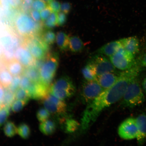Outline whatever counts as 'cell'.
<instances>
[{
    "label": "cell",
    "instance_id": "obj_1",
    "mask_svg": "<svg viewBox=\"0 0 146 146\" xmlns=\"http://www.w3.org/2000/svg\"><path fill=\"white\" fill-rule=\"evenodd\" d=\"M140 70L139 67L135 66L119 73L117 80L112 86L104 90L88 104L81 119L82 130H87L104 110L122 99L129 84L138 77Z\"/></svg>",
    "mask_w": 146,
    "mask_h": 146
},
{
    "label": "cell",
    "instance_id": "obj_2",
    "mask_svg": "<svg viewBox=\"0 0 146 146\" xmlns=\"http://www.w3.org/2000/svg\"><path fill=\"white\" fill-rule=\"evenodd\" d=\"M17 33L23 38L39 34L43 30V22L37 23L25 13H18L12 23Z\"/></svg>",
    "mask_w": 146,
    "mask_h": 146
},
{
    "label": "cell",
    "instance_id": "obj_3",
    "mask_svg": "<svg viewBox=\"0 0 146 146\" xmlns=\"http://www.w3.org/2000/svg\"><path fill=\"white\" fill-rule=\"evenodd\" d=\"M145 101V96L137 77L128 87L122 98L121 104L124 107L133 108L141 105Z\"/></svg>",
    "mask_w": 146,
    "mask_h": 146
},
{
    "label": "cell",
    "instance_id": "obj_4",
    "mask_svg": "<svg viewBox=\"0 0 146 146\" xmlns=\"http://www.w3.org/2000/svg\"><path fill=\"white\" fill-rule=\"evenodd\" d=\"M76 87L71 78L67 76L60 77L50 85L49 92L59 99L64 100L75 93Z\"/></svg>",
    "mask_w": 146,
    "mask_h": 146
},
{
    "label": "cell",
    "instance_id": "obj_5",
    "mask_svg": "<svg viewBox=\"0 0 146 146\" xmlns=\"http://www.w3.org/2000/svg\"><path fill=\"white\" fill-rule=\"evenodd\" d=\"M59 62V56L56 53L48 52L44 63L39 70L40 81L45 85L50 86L55 76Z\"/></svg>",
    "mask_w": 146,
    "mask_h": 146
},
{
    "label": "cell",
    "instance_id": "obj_6",
    "mask_svg": "<svg viewBox=\"0 0 146 146\" xmlns=\"http://www.w3.org/2000/svg\"><path fill=\"white\" fill-rule=\"evenodd\" d=\"M92 67L97 76L108 72H116V69L110 61L104 55L97 54L91 56L87 63Z\"/></svg>",
    "mask_w": 146,
    "mask_h": 146
},
{
    "label": "cell",
    "instance_id": "obj_7",
    "mask_svg": "<svg viewBox=\"0 0 146 146\" xmlns=\"http://www.w3.org/2000/svg\"><path fill=\"white\" fill-rule=\"evenodd\" d=\"M109 58L114 66L121 70L130 69L136 64L134 56L127 52L123 47Z\"/></svg>",
    "mask_w": 146,
    "mask_h": 146
},
{
    "label": "cell",
    "instance_id": "obj_8",
    "mask_svg": "<svg viewBox=\"0 0 146 146\" xmlns=\"http://www.w3.org/2000/svg\"><path fill=\"white\" fill-rule=\"evenodd\" d=\"M42 100L44 108L51 114L61 115L66 113L67 105L64 100L59 99L50 93Z\"/></svg>",
    "mask_w": 146,
    "mask_h": 146
},
{
    "label": "cell",
    "instance_id": "obj_9",
    "mask_svg": "<svg viewBox=\"0 0 146 146\" xmlns=\"http://www.w3.org/2000/svg\"><path fill=\"white\" fill-rule=\"evenodd\" d=\"M118 134L123 139L130 140L136 138L138 129L136 118L129 117L122 122L119 127Z\"/></svg>",
    "mask_w": 146,
    "mask_h": 146
},
{
    "label": "cell",
    "instance_id": "obj_10",
    "mask_svg": "<svg viewBox=\"0 0 146 146\" xmlns=\"http://www.w3.org/2000/svg\"><path fill=\"white\" fill-rule=\"evenodd\" d=\"M104 90L96 80L86 81L82 87V96L84 102L90 103Z\"/></svg>",
    "mask_w": 146,
    "mask_h": 146
},
{
    "label": "cell",
    "instance_id": "obj_11",
    "mask_svg": "<svg viewBox=\"0 0 146 146\" xmlns=\"http://www.w3.org/2000/svg\"><path fill=\"white\" fill-rule=\"evenodd\" d=\"M50 86L44 84L41 81L32 82L28 91L31 98L36 100H42L46 97L50 92Z\"/></svg>",
    "mask_w": 146,
    "mask_h": 146
},
{
    "label": "cell",
    "instance_id": "obj_12",
    "mask_svg": "<svg viewBox=\"0 0 146 146\" xmlns=\"http://www.w3.org/2000/svg\"><path fill=\"white\" fill-rule=\"evenodd\" d=\"M14 56L24 67L34 66L35 59L29 50L22 45L16 49Z\"/></svg>",
    "mask_w": 146,
    "mask_h": 146
},
{
    "label": "cell",
    "instance_id": "obj_13",
    "mask_svg": "<svg viewBox=\"0 0 146 146\" xmlns=\"http://www.w3.org/2000/svg\"><path fill=\"white\" fill-rule=\"evenodd\" d=\"M136 120L138 129L137 142L139 145H142L146 142V113L140 114Z\"/></svg>",
    "mask_w": 146,
    "mask_h": 146
},
{
    "label": "cell",
    "instance_id": "obj_14",
    "mask_svg": "<svg viewBox=\"0 0 146 146\" xmlns=\"http://www.w3.org/2000/svg\"><path fill=\"white\" fill-rule=\"evenodd\" d=\"M123 48L127 52L135 56L139 51V40L136 36L124 38L120 39Z\"/></svg>",
    "mask_w": 146,
    "mask_h": 146
},
{
    "label": "cell",
    "instance_id": "obj_15",
    "mask_svg": "<svg viewBox=\"0 0 146 146\" xmlns=\"http://www.w3.org/2000/svg\"><path fill=\"white\" fill-rule=\"evenodd\" d=\"M119 74L117 72H108L98 76L96 81L104 90L112 86L117 80Z\"/></svg>",
    "mask_w": 146,
    "mask_h": 146
},
{
    "label": "cell",
    "instance_id": "obj_16",
    "mask_svg": "<svg viewBox=\"0 0 146 146\" xmlns=\"http://www.w3.org/2000/svg\"><path fill=\"white\" fill-rule=\"evenodd\" d=\"M123 47L120 40L106 44L98 49L96 52L97 54H103L110 57Z\"/></svg>",
    "mask_w": 146,
    "mask_h": 146
},
{
    "label": "cell",
    "instance_id": "obj_17",
    "mask_svg": "<svg viewBox=\"0 0 146 146\" xmlns=\"http://www.w3.org/2000/svg\"><path fill=\"white\" fill-rule=\"evenodd\" d=\"M5 66L7 70L14 76L23 74L24 67L16 58L6 60Z\"/></svg>",
    "mask_w": 146,
    "mask_h": 146
},
{
    "label": "cell",
    "instance_id": "obj_18",
    "mask_svg": "<svg viewBox=\"0 0 146 146\" xmlns=\"http://www.w3.org/2000/svg\"><path fill=\"white\" fill-rule=\"evenodd\" d=\"M84 45L80 38L76 36H69V50L74 53H78L82 52Z\"/></svg>",
    "mask_w": 146,
    "mask_h": 146
},
{
    "label": "cell",
    "instance_id": "obj_19",
    "mask_svg": "<svg viewBox=\"0 0 146 146\" xmlns=\"http://www.w3.org/2000/svg\"><path fill=\"white\" fill-rule=\"evenodd\" d=\"M39 128L43 134L46 135H50L55 132L56 125L55 122L50 118L45 121L41 123Z\"/></svg>",
    "mask_w": 146,
    "mask_h": 146
},
{
    "label": "cell",
    "instance_id": "obj_20",
    "mask_svg": "<svg viewBox=\"0 0 146 146\" xmlns=\"http://www.w3.org/2000/svg\"><path fill=\"white\" fill-rule=\"evenodd\" d=\"M56 41L58 48L62 52L69 50V36L65 33L58 32L56 36Z\"/></svg>",
    "mask_w": 146,
    "mask_h": 146
},
{
    "label": "cell",
    "instance_id": "obj_21",
    "mask_svg": "<svg viewBox=\"0 0 146 146\" xmlns=\"http://www.w3.org/2000/svg\"><path fill=\"white\" fill-rule=\"evenodd\" d=\"M22 75L26 76L33 82L41 81L39 70L34 66L25 67Z\"/></svg>",
    "mask_w": 146,
    "mask_h": 146
},
{
    "label": "cell",
    "instance_id": "obj_22",
    "mask_svg": "<svg viewBox=\"0 0 146 146\" xmlns=\"http://www.w3.org/2000/svg\"><path fill=\"white\" fill-rule=\"evenodd\" d=\"M43 40L49 46L53 44L56 41V35L51 30L46 29L40 34Z\"/></svg>",
    "mask_w": 146,
    "mask_h": 146
},
{
    "label": "cell",
    "instance_id": "obj_23",
    "mask_svg": "<svg viewBox=\"0 0 146 146\" xmlns=\"http://www.w3.org/2000/svg\"><path fill=\"white\" fill-rule=\"evenodd\" d=\"M3 129L5 135L8 137H13L17 133V127L11 121L6 122L3 127Z\"/></svg>",
    "mask_w": 146,
    "mask_h": 146
},
{
    "label": "cell",
    "instance_id": "obj_24",
    "mask_svg": "<svg viewBox=\"0 0 146 146\" xmlns=\"http://www.w3.org/2000/svg\"><path fill=\"white\" fill-rule=\"evenodd\" d=\"M82 73L86 81L96 80L97 76L95 72L92 67L88 64L82 69Z\"/></svg>",
    "mask_w": 146,
    "mask_h": 146
},
{
    "label": "cell",
    "instance_id": "obj_25",
    "mask_svg": "<svg viewBox=\"0 0 146 146\" xmlns=\"http://www.w3.org/2000/svg\"><path fill=\"white\" fill-rule=\"evenodd\" d=\"M57 13L52 12L48 19L43 22V27L46 29H51L57 26Z\"/></svg>",
    "mask_w": 146,
    "mask_h": 146
},
{
    "label": "cell",
    "instance_id": "obj_26",
    "mask_svg": "<svg viewBox=\"0 0 146 146\" xmlns=\"http://www.w3.org/2000/svg\"><path fill=\"white\" fill-rule=\"evenodd\" d=\"M15 100V94L8 88H5V94L2 102L5 106H10Z\"/></svg>",
    "mask_w": 146,
    "mask_h": 146
},
{
    "label": "cell",
    "instance_id": "obj_27",
    "mask_svg": "<svg viewBox=\"0 0 146 146\" xmlns=\"http://www.w3.org/2000/svg\"><path fill=\"white\" fill-rule=\"evenodd\" d=\"M31 129L28 125L22 123L17 127V133L23 139H27L31 134Z\"/></svg>",
    "mask_w": 146,
    "mask_h": 146
},
{
    "label": "cell",
    "instance_id": "obj_28",
    "mask_svg": "<svg viewBox=\"0 0 146 146\" xmlns=\"http://www.w3.org/2000/svg\"><path fill=\"white\" fill-rule=\"evenodd\" d=\"M14 94L15 100H23L28 103L31 98L28 91L21 87L18 88Z\"/></svg>",
    "mask_w": 146,
    "mask_h": 146
},
{
    "label": "cell",
    "instance_id": "obj_29",
    "mask_svg": "<svg viewBox=\"0 0 146 146\" xmlns=\"http://www.w3.org/2000/svg\"><path fill=\"white\" fill-rule=\"evenodd\" d=\"M51 114L44 108H41L36 112V116L40 122L42 123L50 118Z\"/></svg>",
    "mask_w": 146,
    "mask_h": 146
},
{
    "label": "cell",
    "instance_id": "obj_30",
    "mask_svg": "<svg viewBox=\"0 0 146 146\" xmlns=\"http://www.w3.org/2000/svg\"><path fill=\"white\" fill-rule=\"evenodd\" d=\"M27 103V102L23 100H15L11 105V108L13 112H18L24 108Z\"/></svg>",
    "mask_w": 146,
    "mask_h": 146
},
{
    "label": "cell",
    "instance_id": "obj_31",
    "mask_svg": "<svg viewBox=\"0 0 146 146\" xmlns=\"http://www.w3.org/2000/svg\"><path fill=\"white\" fill-rule=\"evenodd\" d=\"M1 41L3 47V50H13L15 51L13 46L12 38L10 36H5L1 38Z\"/></svg>",
    "mask_w": 146,
    "mask_h": 146
},
{
    "label": "cell",
    "instance_id": "obj_32",
    "mask_svg": "<svg viewBox=\"0 0 146 146\" xmlns=\"http://www.w3.org/2000/svg\"><path fill=\"white\" fill-rule=\"evenodd\" d=\"M10 107L5 106L0 110V127L5 123L10 114Z\"/></svg>",
    "mask_w": 146,
    "mask_h": 146
},
{
    "label": "cell",
    "instance_id": "obj_33",
    "mask_svg": "<svg viewBox=\"0 0 146 146\" xmlns=\"http://www.w3.org/2000/svg\"><path fill=\"white\" fill-rule=\"evenodd\" d=\"M79 125L78 122L73 119L67 120L65 125L66 130L68 133H72L77 129Z\"/></svg>",
    "mask_w": 146,
    "mask_h": 146
},
{
    "label": "cell",
    "instance_id": "obj_34",
    "mask_svg": "<svg viewBox=\"0 0 146 146\" xmlns=\"http://www.w3.org/2000/svg\"><path fill=\"white\" fill-rule=\"evenodd\" d=\"M21 76H14L12 81L8 88L12 92L15 93L20 87Z\"/></svg>",
    "mask_w": 146,
    "mask_h": 146
},
{
    "label": "cell",
    "instance_id": "obj_35",
    "mask_svg": "<svg viewBox=\"0 0 146 146\" xmlns=\"http://www.w3.org/2000/svg\"><path fill=\"white\" fill-rule=\"evenodd\" d=\"M48 4L43 0H34L32 3L33 9L41 11L48 6Z\"/></svg>",
    "mask_w": 146,
    "mask_h": 146
},
{
    "label": "cell",
    "instance_id": "obj_36",
    "mask_svg": "<svg viewBox=\"0 0 146 146\" xmlns=\"http://www.w3.org/2000/svg\"><path fill=\"white\" fill-rule=\"evenodd\" d=\"M57 26L62 27L65 24L67 21V15L62 11H60L57 13Z\"/></svg>",
    "mask_w": 146,
    "mask_h": 146
},
{
    "label": "cell",
    "instance_id": "obj_37",
    "mask_svg": "<svg viewBox=\"0 0 146 146\" xmlns=\"http://www.w3.org/2000/svg\"><path fill=\"white\" fill-rule=\"evenodd\" d=\"M32 82L26 76L22 75L20 84V87L27 90L31 84Z\"/></svg>",
    "mask_w": 146,
    "mask_h": 146
},
{
    "label": "cell",
    "instance_id": "obj_38",
    "mask_svg": "<svg viewBox=\"0 0 146 146\" xmlns=\"http://www.w3.org/2000/svg\"><path fill=\"white\" fill-rule=\"evenodd\" d=\"M52 12L58 13L61 10V4L59 2L56 0H52L48 4Z\"/></svg>",
    "mask_w": 146,
    "mask_h": 146
},
{
    "label": "cell",
    "instance_id": "obj_39",
    "mask_svg": "<svg viewBox=\"0 0 146 146\" xmlns=\"http://www.w3.org/2000/svg\"><path fill=\"white\" fill-rule=\"evenodd\" d=\"M52 12V9L48 5L46 8L41 11L40 15L42 21L43 22L48 19Z\"/></svg>",
    "mask_w": 146,
    "mask_h": 146
},
{
    "label": "cell",
    "instance_id": "obj_40",
    "mask_svg": "<svg viewBox=\"0 0 146 146\" xmlns=\"http://www.w3.org/2000/svg\"><path fill=\"white\" fill-rule=\"evenodd\" d=\"M30 15L32 19L37 23H42L40 14L39 11L32 9L30 12Z\"/></svg>",
    "mask_w": 146,
    "mask_h": 146
},
{
    "label": "cell",
    "instance_id": "obj_41",
    "mask_svg": "<svg viewBox=\"0 0 146 146\" xmlns=\"http://www.w3.org/2000/svg\"><path fill=\"white\" fill-rule=\"evenodd\" d=\"M72 9V5L69 2H64L61 4V10L66 14H68Z\"/></svg>",
    "mask_w": 146,
    "mask_h": 146
},
{
    "label": "cell",
    "instance_id": "obj_42",
    "mask_svg": "<svg viewBox=\"0 0 146 146\" xmlns=\"http://www.w3.org/2000/svg\"><path fill=\"white\" fill-rule=\"evenodd\" d=\"M0 6L2 7L5 12L13 9L11 6L9 0H0Z\"/></svg>",
    "mask_w": 146,
    "mask_h": 146
},
{
    "label": "cell",
    "instance_id": "obj_43",
    "mask_svg": "<svg viewBox=\"0 0 146 146\" xmlns=\"http://www.w3.org/2000/svg\"><path fill=\"white\" fill-rule=\"evenodd\" d=\"M12 8L13 9H20L23 0H9Z\"/></svg>",
    "mask_w": 146,
    "mask_h": 146
},
{
    "label": "cell",
    "instance_id": "obj_44",
    "mask_svg": "<svg viewBox=\"0 0 146 146\" xmlns=\"http://www.w3.org/2000/svg\"><path fill=\"white\" fill-rule=\"evenodd\" d=\"M45 58L41 59H35L34 66L38 70H40L44 63Z\"/></svg>",
    "mask_w": 146,
    "mask_h": 146
},
{
    "label": "cell",
    "instance_id": "obj_45",
    "mask_svg": "<svg viewBox=\"0 0 146 146\" xmlns=\"http://www.w3.org/2000/svg\"><path fill=\"white\" fill-rule=\"evenodd\" d=\"M139 65L140 67L146 68V53L142 58Z\"/></svg>",
    "mask_w": 146,
    "mask_h": 146
},
{
    "label": "cell",
    "instance_id": "obj_46",
    "mask_svg": "<svg viewBox=\"0 0 146 146\" xmlns=\"http://www.w3.org/2000/svg\"><path fill=\"white\" fill-rule=\"evenodd\" d=\"M5 94V88L0 84V100L2 101Z\"/></svg>",
    "mask_w": 146,
    "mask_h": 146
},
{
    "label": "cell",
    "instance_id": "obj_47",
    "mask_svg": "<svg viewBox=\"0 0 146 146\" xmlns=\"http://www.w3.org/2000/svg\"><path fill=\"white\" fill-rule=\"evenodd\" d=\"M142 86L143 87L144 90L146 92V77L144 79L142 83Z\"/></svg>",
    "mask_w": 146,
    "mask_h": 146
},
{
    "label": "cell",
    "instance_id": "obj_48",
    "mask_svg": "<svg viewBox=\"0 0 146 146\" xmlns=\"http://www.w3.org/2000/svg\"><path fill=\"white\" fill-rule=\"evenodd\" d=\"M33 1L34 0H23V1L26 3L27 4L31 5V6Z\"/></svg>",
    "mask_w": 146,
    "mask_h": 146
},
{
    "label": "cell",
    "instance_id": "obj_49",
    "mask_svg": "<svg viewBox=\"0 0 146 146\" xmlns=\"http://www.w3.org/2000/svg\"><path fill=\"white\" fill-rule=\"evenodd\" d=\"M5 106L3 104V102L0 100V110H1Z\"/></svg>",
    "mask_w": 146,
    "mask_h": 146
},
{
    "label": "cell",
    "instance_id": "obj_50",
    "mask_svg": "<svg viewBox=\"0 0 146 146\" xmlns=\"http://www.w3.org/2000/svg\"><path fill=\"white\" fill-rule=\"evenodd\" d=\"M43 1H45L46 3L48 4V3H50L51 1H52V0H43Z\"/></svg>",
    "mask_w": 146,
    "mask_h": 146
}]
</instances>
